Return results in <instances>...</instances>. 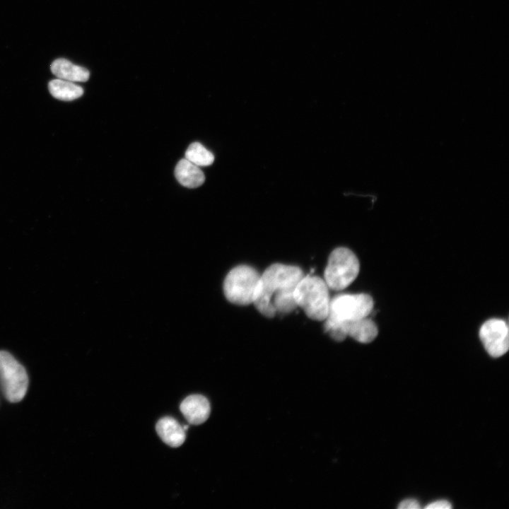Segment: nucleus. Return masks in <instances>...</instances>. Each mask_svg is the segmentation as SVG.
Here are the masks:
<instances>
[{
	"label": "nucleus",
	"instance_id": "f257e3e1",
	"mask_svg": "<svg viewBox=\"0 0 509 509\" xmlns=\"http://www.w3.org/2000/svg\"><path fill=\"white\" fill-rule=\"evenodd\" d=\"M304 276L300 268L283 264L269 266L260 276L253 303L264 316L274 317L287 314L298 306L293 293Z\"/></svg>",
	"mask_w": 509,
	"mask_h": 509
},
{
	"label": "nucleus",
	"instance_id": "4468645a",
	"mask_svg": "<svg viewBox=\"0 0 509 509\" xmlns=\"http://www.w3.org/2000/svg\"><path fill=\"white\" fill-rule=\"evenodd\" d=\"M185 158L196 165L208 166L213 163L214 156L199 142L191 144L185 152Z\"/></svg>",
	"mask_w": 509,
	"mask_h": 509
},
{
	"label": "nucleus",
	"instance_id": "2eb2a0df",
	"mask_svg": "<svg viewBox=\"0 0 509 509\" xmlns=\"http://www.w3.org/2000/svg\"><path fill=\"white\" fill-rule=\"evenodd\" d=\"M451 508V503L445 500L432 502L425 507L426 509H450Z\"/></svg>",
	"mask_w": 509,
	"mask_h": 509
},
{
	"label": "nucleus",
	"instance_id": "39448f33",
	"mask_svg": "<svg viewBox=\"0 0 509 509\" xmlns=\"http://www.w3.org/2000/svg\"><path fill=\"white\" fill-rule=\"evenodd\" d=\"M372 297L365 293L341 294L329 301L325 322L339 323L368 317L373 308Z\"/></svg>",
	"mask_w": 509,
	"mask_h": 509
},
{
	"label": "nucleus",
	"instance_id": "1a4fd4ad",
	"mask_svg": "<svg viewBox=\"0 0 509 509\" xmlns=\"http://www.w3.org/2000/svg\"><path fill=\"white\" fill-rule=\"evenodd\" d=\"M180 411L190 424L199 425L209 416L211 408L207 398L200 394L187 397L180 404Z\"/></svg>",
	"mask_w": 509,
	"mask_h": 509
},
{
	"label": "nucleus",
	"instance_id": "20e7f679",
	"mask_svg": "<svg viewBox=\"0 0 509 509\" xmlns=\"http://www.w3.org/2000/svg\"><path fill=\"white\" fill-rule=\"evenodd\" d=\"M260 274L247 265L235 267L229 271L223 282V292L230 303L247 305L254 302Z\"/></svg>",
	"mask_w": 509,
	"mask_h": 509
},
{
	"label": "nucleus",
	"instance_id": "423d86ee",
	"mask_svg": "<svg viewBox=\"0 0 509 509\" xmlns=\"http://www.w3.org/2000/svg\"><path fill=\"white\" fill-rule=\"evenodd\" d=\"M0 382L5 397L11 402H20L27 392L28 377L25 369L5 351H0Z\"/></svg>",
	"mask_w": 509,
	"mask_h": 509
},
{
	"label": "nucleus",
	"instance_id": "6e6552de",
	"mask_svg": "<svg viewBox=\"0 0 509 509\" xmlns=\"http://www.w3.org/2000/svg\"><path fill=\"white\" fill-rule=\"evenodd\" d=\"M479 337L491 356L500 357L508 350V326L503 320L494 318L485 322L480 328Z\"/></svg>",
	"mask_w": 509,
	"mask_h": 509
},
{
	"label": "nucleus",
	"instance_id": "9b49d317",
	"mask_svg": "<svg viewBox=\"0 0 509 509\" xmlns=\"http://www.w3.org/2000/svg\"><path fill=\"white\" fill-rule=\"evenodd\" d=\"M51 71L58 78L71 82H85L90 76L88 69L66 59L54 60L51 64Z\"/></svg>",
	"mask_w": 509,
	"mask_h": 509
},
{
	"label": "nucleus",
	"instance_id": "f8f14e48",
	"mask_svg": "<svg viewBox=\"0 0 509 509\" xmlns=\"http://www.w3.org/2000/svg\"><path fill=\"white\" fill-rule=\"evenodd\" d=\"M175 175L182 185L189 188L198 187L205 180L204 174L199 167L186 158L181 159L177 163L175 169Z\"/></svg>",
	"mask_w": 509,
	"mask_h": 509
},
{
	"label": "nucleus",
	"instance_id": "0eeeda50",
	"mask_svg": "<svg viewBox=\"0 0 509 509\" xmlns=\"http://www.w3.org/2000/svg\"><path fill=\"white\" fill-rule=\"evenodd\" d=\"M324 330L337 341H342L349 336L361 343H370L378 335V330L375 322L368 317L361 319L339 322H324Z\"/></svg>",
	"mask_w": 509,
	"mask_h": 509
},
{
	"label": "nucleus",
	"instance_id": "ddd939ff",
	"mask_svg": "<svg viewBox=\"0 0 509 509\" xmlns=\"http://www.w3.org/2000/svg\"><path fill=\"white\" fill-rule=\"evenodd\" d=\"M48 88L54 98L64 101L77 99L83 93V89L81 86L60 78L49 81Z\"/></svg>",
	"mask_w": 509,
	"mask_h": 509
},
{
	"label": "nucleus",
	"instance_id": "dca6fc26",
	"mask_svg": "<svg viewBox=\"0 0 509 509\" xmlns=\"http://www.w3.org/2000/svg\"><path fill=\"white\" fill-rule=\"evenodd\" d=\"M398 508L399 509H419L421 506L419 503L415 499H406L402 501Z\"/></svg>",
	"mask_w": 509,
	"mask_h": 509
},
{
	"label": "nucleus",
	"instance_id": "7ed1b4c3",
	"mask_svg": "<svg viewBox=\"0 0 509 509\" xmlns=\"http://www.w3.org/2000/svg\"><path fill=\"white\" fill-rule=\"evenodd\" d=\"M359 269L356 255L346 247H338L329 255L324 280L329 288L343 290L356 279Z\"/></svg>",
	"mask_w": 509,
	"mask_h": 509
},
{
	"label": "nucleus",
	"instance_id": "f03ea898",
	"mask_svg": "<svg viewBox=\"0 0 509 509\" xmlns=\"http://www.w3.org/2000/svg\"><path fill=\"white\" fill-rule=\"evenodd\" d=\"M294 298L306 315L317 321H324L329 305V288L324 279L317 276H304L296 286Z\"/></svg>",
	"mask_w": 509,
	"mask_h": 509
},
{
	"label": "nucleus",
	"instance_id": "9d476101",
	"mask_svg": "<svg viewBox=\"0 0 509 509\" xmlns=\"http://www.w3.org/2000/svg\"><path fill=\"white\" fill-rule=\"evenodd\" d=\"M156 429L160 439L170 447H179L185 440V431L172 417L166 416L160 419L156 424Z\"/></svg>",
	"mask_w": 509,
	"mask_h": 509
}]
</instances>
